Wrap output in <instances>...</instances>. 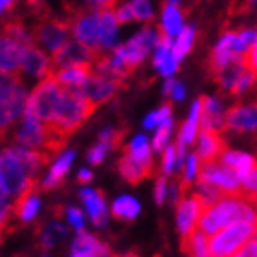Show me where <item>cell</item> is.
I'll return each instance as SVG.
<instances>
[{
  "mask_svg": "<svg viewBox=\"0 0 257 257\" xmlns=\"http://www.w3.org/2000/svg\"><path fill=\"white\" fill-rule=\"evenodd\" d=\"M164 94H166V96H171L173 99H184L186 88H184V85L180 81L169 77V79L166 81V85H164Z\"/></svg>",
  "mask_w": 257,
  "mask_h": 257,
  "instance_id": "b9f144b4",
  "label": "cell"
},
{
  "mask_svg": "<svg viewBox=\"0 0 257 257\" xmlns=\"http://www.w3.org/2000/svg\"><path fill=\"white\" fill-rule=\"evenodd\" d=\"M241 57V50H239V43H237V32H226L220 41L215 44L213 52L208 59V70L209 74H215L219 68H222L224 64H228L231 59Z\"/></svg>",
  "mask_w": 257,
  "mask_h": 257,
  "instance_id": "2e32d148",
  "label": "cell"
},
{
  "mask_svg": "<svg viewBox=\"0 0 257 257\" xmlns=\"http://www.w3.org/2000/svg\"><path fill=\"white\" fill-rule=\"evenodd\" d=\"M81 198L86 206V211L90 215L92 222L96 226L107 224V204H105V195L99 189H81Z\"/></svg>",
  "mask_w": 257,
  "mask_h": 257,
  "instance_id": "cb8c5ba5",
  "label": "cell"
},
{
  "mask_svg": "<svg viewBox=\"0 0 257 257\" xmlns=\"http://www.w3.org/2000/svg\"><path fill=\"white\" fill-rule=\"evenodd\" d=\"M92 180V171H88V169H81L79 175H77V182L79 184H86Z\"/></svg>",
  "mask_w": 257,
  "mask_h": 257,
  "instance_id": "816d5d0a",
  "label": "cell"
},
{
  "mask_svg": "<svg viewBox=\"0 0 257 257\" xmlns=\"http://www.w3.org/2000/svg\"><path fill=\"white\" fill-rule=\"evenodd\" d=\"M177 164V145H166L164 149V158H162V173L169 175L173 173V167Z\"/></svg>",
  "mask_w": 257,
  "mask_h": 257,
  "instance_id": "60d3db41",
  "label": "cell"
},
{
  "mask_svg": "<svg viewBox=\"0 0 257 257\" xmlns=\"http://www.w3.org/2000/svg\"><path fill=\"white\" fill-rule=\"evenodd\" d=\"M257 220V211L253 202L242 195H226L217 202L209 204L204 209L202 217L198 219L197 228L206 235H211L220 228H224L233 222H253Z\"/></svg>",
  "mask_w": 257,
  "mask_h": 257,
  "instance_id": "6da1fadb",
  "label": "cell"
},
{
  "mask_svg": "<svg viewBox=\"0 0 257 257\" xmlns=\"http://www.w3.org/2000/svg\"><path fill=\"white\" fill-rule=\"evenodd\" d=\"M246 61H244V57H235V59H231L228 64H224L222 68H219L215 74H211V77H213L217 83H219V86L222 88V90L230 92L231 88H233V85L237 83V79H239V75L246 70Z\"/></svg>",
  "mask_w": 257,
  "mask_h": 257,
  "instance_id": "484cf974",
  "label": "cell"
},
{
  "mask_svg": "<svg viewBox=\"0 0 257 257\" xmlns=\"http://www.w3.org/2000/svg\"><path fill=\"white\" fill-rule=\"evenodd\" d=\"M119 83L112 79H107V77H103V75L96 74V72H92L86 81L81 85V90L85 92L86 97L90 99L96 107L103 105V103H107L108 99H112L116 96V92L119 88Z\"/></svg>",
  "mask_w": 257,
  "mask_h": 257,
  "instance_id": "9a60e30c",
  "label": "cell"
},
{
  "mask_svg": "<svg viewBox=\"0 0 257 257\" xmlns=\"http://www.w3.org/2000/svg\"><path fill=\"white\" fill-rule=\"evenodd\" d=\"M255 85H257V72H253L252 68L246 66V70L239 75V79H237V83L230 90V94L231 96H241L244 92H250L252 88H255Z\"/></svg>",
  "mask_w": 257,
  "mask_h": 257,
  "instance_id": "e575fe53",
  "label": "cell"
},
{
  "mask_svg": "<svg viewBox=\"0 0 257 257\" xmlns=\"http://www.w3.org/2000/svg\"><path fill=\"white\" fill-rule=\"evenodd\" d=\"M26 101L28 92L22 81H15L0 90V138H4L17 119L22 118Z\"/></svg>",
  "mask_w": 257,
  "mask_h": 257,
  "instance_id": "52a82bcc",
  "label": "cell"
},
{
  "mask_svg": "<svg viewBox=\"0 0 257 257\" xmlns=\"http://www.w3.org/2000/svg\"><path fill=\"white\" fill-rule=\"evenodd\" d=\"M15 4V0H0V13H6V11H10Z\"/></svg>",
  "mask_w": 257,
  "mask_h": 257,
  "instance_id": "f5cc1de1",
  "label": "cell"
},
{
  "mask_svg": "<svg viewBox=\"0 0 257 257\" xmlns=\"http://www.w3.org/2000/svg\"><path fill=\"white\" fill-rule=\"evenodd\" d=\"M131 10H133L134 21H142V22H151L153 21V8H151L149 0H125Z\"/></svg>",
  "mask_w": 257,
  "mask_h": 257,
  "instance_id": "8d00e7d4",
  "label": "cell"
},
{
  "mask_svg": "<svg viewBox=\"0 0 257 257\" xmlns=\"http://www.w3.org/2000/svg\"><path fill=\"white\" fill-rule=\"evenodd\" d=\"M64 235V228L63 226H52L48 231H44V235H43V246L44 248H50L52 244H54L59 237Z\"/></svg>",
  "mask_w": 257,
  "mask_h": 257,
  "instance_id": "f6af8a7d",
  "label": "cell"
},
{
  "mask_svg": "<svg viewBox=\"0 0 257 257\" xmlns=\"http://www.w3.org/2000/svg\"><path fill=\"white\" fill-rule=\"evenodd\" d=\"M70 19L57 17H41L33 28V41H37L50 52H55L68 39Z\"/></svg>",
  "mask_w": 257,
  "mask_h": 257,
  "instance_id": "9c48e42d",
  "label": "cell"
},
{
  "mask_svg": "<svg viewBox=\"0 0 257 257\" xmlns=\"http://www.w3.org/2000/svg\"><path fill=\"white\" fill-rule=\"evenodd\" d=\"M70 30L74 33V37L79 43L86 44L88 48L94 52H101L99 48V19H97V11L92 13H83L77 11L74 15H70Z\"/></svg>",
  "mask_w": 257,
  "mask_h": 257,
  "instance_id": "7c38bea8",
  "label": "cell"
},
{
  "mask_svg": "<svg viewBox=\"0 0 257 257\" xmlns=\"http://www.w3.org/2000/svg\"><path fill=\"white\" fill-rule=\"evenodd\" d=\"M166 191H167V182H166V177L162 175V177H158L156 186H155V200L158 204L164 202V198H166Z\"/></svg>",
  "mask_w": 257,
  "mask_h": 257,
  "instance_id": "7dc6e473",
  "label": "cell"
},
{
  "mask_svg": "<svg viewBox=\"0 0 257 257\" xmlns=\"http://www.w3.org/2000/svg\"><path fill=\"white\" fill-rule=\"evenodd\" d=\"M158 37H160V30L145 28V30L136 33L131 41H127L118 48H114V54L110 57L116 63V66L128 77L134 70L138 68L140 63L147 57L151 50L155 48Z\"/></svg>",
  "mask_w": 257,
  "mask_h": 257,
  "instance_id": "277c9868",
  "label": "cell"
},
{
  "mask_svg": "<svg viewBox=\"0 0 257 257\" xmlns=\"http://www.w3.org/2000/svg\"><path fill=\"white\" fill-rule=\"evenodd\" d=\"M30 44L21 43L8 32H0V70L21 77V63L24 50Z\"/></svg>",
  "mask_w": 257,
  "mask_h": 257,
  "instance_id": "5bb4252c",
  "label": "cell"
},
{
  "mask_svg": "<svg viewBox=\"0 0 257 257\" xmlns=\"http://www.w3.org/2000/svg\"><path fill=\"white\" fill-rule=\"evenodd\" d=\"M253 237H255V239H257V226H255V233H253Z\"/></svg>",
  "mask_w": 257,
  "mask_h": 257,
  "instance_id": "9f6ffc18",
  "label": "cell"
},
{
  "mask_svg": "<svg viewBox=\"0 0 257 257\" xmlns=\"http://www.w3.org/2000/svg\"><path fill=\"white\" fill-rule=\"evenodd\" d=\"M182 252L188 257H211L208 250V235L198 228L182 237Z\"/></svg>",
  "mask_w": 257,
  "mask_h": 257,
  "instance_id": "f546056e",
  "label": "cell"
},
{
  "mask_svg": "<svg viewBox=\"0 0 257 257\" xmlns=\"http://www.w3.org/2000/svg\"><path fill=\"white\" fill-rule=\"evenodd\" d=\"M74 156H75L74 151H66V153H63V155L55 160L54 166H52L48 177L44 178V182L41 184V188L43 189L57 188V186L63 182V178L66 177V173H68L70 166H72V162H74Z\"/></svg>",
  "mask_w": 257,
  "mask_h": 257,
  "instance_id": "83f0119b",
  "label": "cell"
},
{
  "mask_svg": "<svg viewBox=\"0 0 257 257\" xmlns=\"http://www.w3.org/2000/svg\"><path fill=\"white\" fill-rule=\"evenodd\" d=\"M226 151V142L220 136V131H209V128H198V144L197 158L198 164L219 160V156Z\"/></svg>",
  "mask_w": 257,
  "mask_h": 257,
  "instance_id": "e0dca14e",
  "label": "cell"
},
{
  "mask_svg": "<svg viewBox=\"0 0 257 257\" xmlns=\"http://www.w3.org/2000/svg\"><path fill=\"white\" fill-rule=\"evenodd\" d=\"M97 19H99V48H116V43H118V21L114 17L112 8L97 10Z\"/></svg>",
  "mask_w": 257,
  "mask_h": 257,
  "instance_id": "44dd1931",
  "label": "cell"
},
{
  "mask_svg": "<svg viewBox=\"0 0 257 257\" xmlns=\"http://www.w3.org/2000/svg\"><path fill=\"white\" fill-rule=\"evenodd\" d=\"M72 252L88 253V255H96V257H110L112 255L105 242H101L99 239L90 235V233H85V231H79V235L75 237Z\"/></svg>",
  "mask_w": 257,
  "mask_h": 257,
  "instance_id": "f1b7e54d",
  "label": "cell"
},
{
  "mask_svg": "<svg viewBox=\"0 0 257 257\" xmlns=\"http://www.w3.org/2000/svg\"><path fill=\"white\" fill-rule=\"evenodd\" d=\"M184 22H182V11L178 10V6L166 2L162 8V32L169 35V37H177L182 32Z\"/></svg>",
  "mask_w": 257,
  "mask_h": 257,
  "instance_id": "4dcf8cb0",
  "label": "cell"
},
{
  "mask_svg": "<svg viewBox=\"0 0 257 257\" xmlns=\"http://www.w3.org/2000/svg\"><path fill=\"white\" fill-rule=\"evenodd\" d=\"M101 54L94 52L86 44L79 43L77 39H66L59 48L52 52V72L54 70L72 66V64H94Z\"/></svg>",
  "mask_w": 257,
  "mask_h": 257,
  "instance_id": "30bf717a",
  "label": "cell"
},
{
  "mask_svg": "<svg viewBox=\"0 0 257 257\" xmlns=\"http://www.w3.org/2000/svg\"><path fill=\"white\" fill-rule=\"evenodd\" d=\"M123 136H125L123 131H118V128H107V131H103V133L99 134V140H97V142H103L108 149L112 151L121 144Z\"/></svg>",
  "mask_w": 257,
  "mask_h": 257,
  "instance_id": "ab89813d",
  "label": "cell"
},
{
  "mask_svg": "<svg viewBox=\"0 0 257 257\" xmlns=\"http://www.w3.org/2000/svg\"><path fill=\"white\" fill-rule=\"evenodd\" d=\"M13 142L17 145H21V147L46 151L52 156H55L64 147L66 138L61 136L52 125L44 123L35 116H32V114L24 112L21 125L13 133Z\"/></svg>",
  "mask_w": 257,
  "mask_h": 257,
  "instance_id": "3957f363",
  "label": "cell"
},
{
  "mask_svg": "<svg viewBox=\"0 0 257 257\" xmlns=\"http://www.w3.org/2000/svg\"><path fill=\"white\" fill-rule=\"evenodd\" d=\"M41 189V184L37 186H33L30 188L28 191H24L22 195L15 198V204H13V215H15L17 219L22 220V222H30V220L35 219V215L39 211V197H37V191Z\"/></svg>",
  "mask_w": 257,
  "mask_h": 257,
  "instance_id": "603a6c76",
  "label": "cell"
},
{
  "mask_svg": "<svg viewBox=\"0 0 257 257\" xmlns=\"http://www.w3.org/2000/svg\"><path fill=\"white\" fill-rule=\"evenodd\" d=\"M66 217H68V222L72 228H75L77 231H83V228H85V217L81 213V209L68 208L66 209Z\"/></svg>",
  "mask_w": 257,
  "mask_h": 257,
  "instance_id": "ee69618b",
  "label": "cell"
},
{
  "mask_svg": "<svg viewBox=\"0 0 257 257\" xmlns=\"http://www.w3.org/2000/svg\"><path fill=\"white\" fill-rule=\"evenodd\" d=\"M110 257H136V255H133V253H127V255H110Z\"/></svg>",
  "mask_w": 257,
  "mask_h": 257,
  "instance_id": "db71d44e",
  "label": "cell"
},
{
  "mask_svg": "<svg viewBox=\"0 0 257 257\" xmlns=\"http://www.w3.org/2000/svg\"><path fill=\"white\" fill-rule=\"evenodd\" d=\"M193 41H195V28L193 26H186L182 28V32L177 35V41L173 44V54L178 61L182 59L184 55L189 54V50L193 46Z\"/></svg>",
  "mask_w": 257,
  "mask_h": 257,
  "instance_id": "836d02e7",
  "label": "cell"
},
{
  "mask_svg": "<svg viewBox=\"0 0 257 257\" xmlns=\"http://www.w3.org/2000/svg\"><path fill=\"white\" fill-rule=\"evenodd\" d=\"M197 180L213 184L226 195H241V178L237 177L233 169L220 164L219 160L198 164Z\"/></svg>",
  "mask_w": 257,
  "mask_h": 257,
  "instance_id": "ba28073f",
  "label": "cell"
},
{
  "mask_svg": "<svg viewBox=\"0 0 257 257\" xmlns=\"http://www.w3.org/2000/svg\"><path fill=\"white\" fill-rule=\"evenodd\" d=\"M108 151H110V149H108V147L105 144H103V142H97V144L94 145V147H92L90 151H88L86 158H88V162H90L92 166H99Z\"/></svg>",
  "mask_w": 257,
  "mask_h": 257,
  "instance_id": "7bdbcfd3",
  "label": "cell"
},
{
  "mask_svg": "<svg viewBox=\"0 0 257 257\" xmlns=\"http://www.w3.org/2000/svg\"><path fill=\"white\" fill-rule=\"evenodd\" d=\"M167 118H171V105H169V103H166L164 107L155 110V112H151L149 116L144 119V125H145V128H155Z\"/></svg>",
  "mask_w": 257,
  "mask_h": 257,
  "instance_id": "f35d334b",
  "label": "cell"
},
{
  "mask_svg": "<svg viewBox=\"0 0 257 257\" xmlns=\"http://www.w3.org/2000/svg\"><path fill=\"white\" fill-rule=\"evenodd\" d=\"M219 162L224 164V166H228L230 169H233L237 177L241 178V182L248 173L253 171L257 167V158H253L252 155H246V153H241V151L226 149L224 153L219 156Z\"/></svg>",
  "mask_w": 257,
  "mask_h": 257,
  "instance_id": "d4e9b609",
  "label": "cell"
},
{
  "mask_svg": "<svg viewBox=\"0 0 257 257\" xmlns=\"http://www.w3.org/2000/svg\"><path fill=\"white\" fill-rule=\"evenodd\" d=\"M125 153H128L134 160L144 162V164H153V158H151V147H149V142H147L145 136H136V138L125 147Z\"/></svg>",
  "mask_w": 257,
  "mask_h": 257,
  "instance_id": "d6a6232c",
  "label": "cell"
},
{
  "mask_svg": "<svg viewBox=\"0 0 257 257\" xmlns=\"http://www.w3.org/2000/svg\"><path fill=\"white\" fill-rule=\"evenodd\" d=\"M90 74L92 64H72V66L54 70L50 75L55 77V81H59L63 86H81Z\"/></svg>",
  "mask_w": 257,
  "mask_h": 257,
  "instance_id": "4316f807",
  "label": "cell"
},
{
  "mask_svg": "<svg viewBox=\"0 0 257 257\" xmlns=\"http://www.w3.org/2000/svg\"><path fill=\"white\" fill-rule=\"evenodd\" d=\"M244 61H246L248 68H252L253 72H257V39L255 43L252 44V48L248 50V54L244 55Z\"/></svg>",
  "mask_w": 257,
  "mask_h": 257,
  "instance_id": "c3c4849f",
  "label": "cell"
},
{
  "mask_svg": "<svg viewBox=\"0 0 257 257\" xmlns=\"http://www.w3.org/2000/svg\"><path fill=\"white\" fill-rule=\"evenodd\" d=\"M171 131H173V119L167 118L164 119L158 128H156V134L155 138H153V149L155 151H162L166 149L167 142H169V136H171Z\"/></svg>",
  "mask_w": 257,
  "mask_h": 257,
  "instance_id": "74e56055",
  "label": "cell"
},
{
  "mask_svg": "<svg viewBox=\"0 0 257 257\" xmlns=\"http://www.w3.org/2000/svg\"><path fill=\"white\" fill-rule=\"evenodd\" d=\"M140 213V204L133 197H119L112 204V215L119 220H133Z\"/></svg>",
  "mask_w": 257,
  "mask_h": 257,
  "instance_id": "1f68e13d",
  "label": "cell"
},
{
  "mask_svg": "<svg viewBox=\"0 0 257 257\" xmlns=\"http://www.w3.org/2000/svg\"><path fill=\"white\" fill-rule=\"evenodd\" d=\"M61 92H63V85H61L59 81H55V77H52V75H46L33 88L32 94L28 96L24 112L32 114L37 119L50 125L52 123V118H54L57 101H59L61 97Z\"/></svg>",
  "mask_w": 257,
  "mask_h": 257,
  "instance_id": "5b68a950",
  "label": "cell"
},
{
  "mask_svg": "<svg viewBox=\"0 0 257 257\" xmlns=\"http://www.w3.org/2000/svg\"><path fill=\"white\" fill-rule=\"evenodd\" d=\"M85 4H88L90 8H96V10H101V8H112L116 4V0H83Z\"/></svg>",
  "mask_w": 257,
  "mask_h": 257,
  "instance_id": "f907efd6",
  "label": "cell"
},
{
  "mask_svg": "<svg viewBox=\"0 0 257 257\" xmlns=\"http://www.w3.org/2000/svg\"><path fill=\"white\" fill-rule=\"evenodd\" d=\"M228 133H252L257 131V101L237 103L224 112V128Z\"/></svg>",
  "mask_w": 257,
  "mask_h": 257,
  "instance_id": "4fadbf2b",
  "label": "cell"
},
{
  "mask_svg": "<svg viewBox=\"0 0 257 257\" xmlns=\"http://www.w3.org/2000/svg\"><path fill=\"white\" fill-rule=\"evenodd\" d=\"M13 213V206H11V195L4 191V188L0 186V241L8 228H10V217Z\"/></svg>",
  "mask_w": 257,
  "mask_h": 257,
  "instance_id": "d590c367",
  "label": "cell"
},
{
  "mask_svg": "<svg viewBox=\"0 0 257 257\" xmlns=\"http://www.w3.org/2000/svg\"><path fill=\"white\" fill-rule=\"evenodd\" d=\"M21 74L37 77V79H43V77L52 74V63H50V59L46 57L43 50L37 48L35 43H32L24 50L21 63Z\"/></svg>",
  "mask_w": 257,
  "mask_h": 257,
  "instance_id": "ac0fdd59",
  "label": "cell"
},
{
  "mask_svg": "<svg viewBox=\"0 0 257 257\" xmlns=\"http://www.w3.org/2000/svg\"><path fill=\"white\" fill-rule=\"evenodd\" d=\"M208 208V204L197 191L191 193L188 197V193L177 200V224L180 235L186 237L191 233L198 224V219L202 217L204 209Z\"/></svg>",
  "mask_w": 257,
  "mask_h": 257,
  "instance_id": "8fae6325",
  "label": "cell"
},
{
  "mask_svg": "<svg viewBox=\"0 0 257 257\" xmlns=\"http://www.w3.org/2000/svg\"><path fill=\"white\" fill-rule=\"evenodd\" d=\"M255 233L253 222H233L219 231L211 233L208 239V250L211 257H231L246 241H250Z\"/></svg>",
  "mask_w": 257,
  "mask_h": 257,
  "instance_id": "8992f818",
  "label": "cell"
},
{
  "mask_svg": "<svg viewBox=\"0 0 257 257\" xmlns=\"http://www.w3.org/2000/svg\"><path fill=\"white\" fill-rule=\"evenodd\" d=\"M252 202H253V206H255V211H257V197H255V198H253ZM255 226H257V220H255Z\"/></svg>",
  "mask_w": 257,
  "mask_h": 257,
  "instance_id": "11a10c76",
  "label": "cell"
},
{
  "mask_svg": "<svg viewBox=\"0 0 257 257\" xmlns=\"http://www.w3.org/2000/svg\"><path fill=\"white\" fill-rule=\"evenodd\" d=\"M96 105L86 97V94L81 90V86H63L61 97L55 107L54 118H52V127L68 138L70 134L75 133L83 125L86 118H90Z\"/></svg>",
  "mask_w": 257,
  "mask_h": 257,
  "instance_id": "7a4b0ae2",
  "label": "cell"
},
{
  "mask_svg": "<svg viewBox=\"0 0 257 257\" xmlns=\"http://www.w3.org/2000/svg\"><path fill=\"white\" fill-rule=\"evenodd\" d=\"M202 105L200 112V128H209V131H222L224 128V110L219 99L209 96L198 97Z\"/></svg>",
  "mask_w": 257,
  "mask_h": 257,
  "instance_id": "7402d4cb",
  "label": "cell"
},
{
  "mask_svg": "<svg viewBox=\"0 0 257 257\" xmlns=\"http://www.w3.org/2000/svg\"><path fill=\"white\" fill-rule=\"evenodd\" d=\"M155 66L156 70L160 72L162 75H173L178 68V59L173 54V44H171V37L166 35V33L160 30V37L155 44Z\"/></svg>",
  "mask_w": 257,
  "mask_h": 257,
  "instance_id": "d6986e66",
  "label": "cell"
},
{
  "mask_svg": "<svg viewBox=\"0 0 257 257\" xmlns=\"http://www.w3.org/2000/svg\"><path fill=\"white\" fill-rule=\"evenodd\" d=\"M231 257H257V239L252 237L250 241H246L239 250Z\"/></svg>",
  "mask_w": 257,
  "mask_h": 257,
  "instance_id": "bcb514c9",
  "label": "cell"
},
{
  "mask_svg": "<svg viewBox=\"0 0 257 257\" xmlns=\"http://www.w3.org/2000/svg\"><path fill=\"white\" fill-rule=\"evenodd\" d=\"M118 171L123 177V180L136 186V184H140L142 180L153 175V164H144V162L134 160L133 156L123 151L121 158L118 160Z\"/></svg>",
  "mask_w": 257,
  "mask_h": 257,
  "instance_id": "ffe728a7",
  "label": "cell"
},
{
  "mask_svg": "<svg viewBox=\"0 0 257 257\" xmlns=\"http://www.w3.org/2000/svg\"><path fill=\"white\" fill-rule=\"evenodd\" d=\"M15 81H21V77H19V75L8 74V72H2V70H0V90H2L4 86L11 85V83H15Z\"/></svg>",
  "mask_w": 257,
  "mask_h": 257,
  "instance_id": "681fc988",
  "label": "cell"
}]
</instances>
